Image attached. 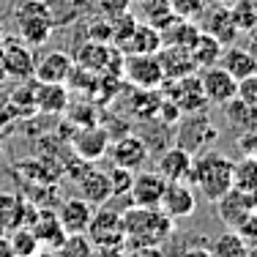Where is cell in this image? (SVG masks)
I'll use <instances>...</instances> for the list:
<instances>
[{
    "label": "cell",
    "mask_w": 257,
    "mask_h": 257,
    "mask_svg": "<svg viewBox=\"0 0 257 257\" xmlns=\"http://www.w3.org/2000/svg\"><path fill=\"white\" fill-rule=\"evenodd\" d=\"M120 219H123V246H162V241L175 230V222L159 205H128Z\"/></svg>",
    "instance_id": "obj_1"
},
{
    "label": "cell",
    "mask_w": 257,
    "mask_h": 257,
    "mask_svg": "<svg viewBox=\"0 0 257 257\" xmlns=\"http://www.w3.org/2000/svg\"><path fill=\"white\" fill-rule=\"evenodd\" d=\"M232 159H227L219 151H208V154L197 156L192 164V175H189V183L203 192L205 200L216 203L224 192L232 189Z\"/></svg>",
    "instance_id": "obj_2"
},
{
    "label": "cell",
    "mask_w": 257,
    "mask_h": 257,
    "mask_svg": "<svg viewBox=\"0 0 257 257\" xmlns=\"http://www.w3.org/2000/svg\"><path fill=\"white\" fill-rule=\"evenodd\" d=\"M14 22H17L20 39L28 47H44L55 33V25L50 20V11H47L44 0H25L22 6H17Z\"/></svg>",
    "instance_id": "obj_3"
},
{
    "label": "cell",
    "mask_w": 257,
    "mask_h": 257,
    "mask_svg": "<svg viewBox=\"0 0 257 257\" xmlns=\"http://www.w3.org/2000/svg\"><path fill=\"white\" fill-rule=\"evenodd\" d=\"M85 235L93 241L96 249L123 246V219H120V211L99 205V211H93V216H90Z\"/></svg>",
    "instance_id": "obj_4"
},
{
    "label": "cell",
    "mask_w": 257,
    "mask_h": 257,
    "mask_svg": "<svg viewBox=\"0 0 257 257\" xmlns=\"http://www.w3.org/2000/svg\"><path fill=\"white\" fill-rule=\"evenodd\" d=\"M120 71H123L128 82L140 90H156L164 85V71H162V66H159L156 55L128 52L126 60L120 63Z\"/></svg>",
    "instance_id": "obj_5"
},
{
    "label": "cell",
    "mask_w": 257,
    "mask_h": 257,
    "mask_svg": "<svg viewBox=\"0 0 257 257\" xmlns=\"http://www.w3.org/2000/svg\"><path fill=\"white\" fill-rule=\"evenodd\" d=\"M219 137V132L213 128L211 118H205L203 112H186V118L181 120V128H178V143L183 151H189V154H200V151L205 148L208 143H213V140Z\"/></svg>",
    "instance_id": "obj_6"
},
{
    "label": "cell",
    "mask_w": 257,
    "mask_h": 257,
    "mask_svg": "<svg viewBox=\"0 0 257 257\" xmlns=\"http://www.w3.org/2000/svg\"><path fill=\"white\" fill-rule=\"evenodd\" d=\"M3 52V66H6V77L17 79V82H28L33 79V69H36V55L33 47H28L22 39H6L0 44Z\"/></svg>",
    "instance_id": "obj_7"
},
{
    "label": "cell",
    "mask_w": 257,
    "mask_h": 257,
    "mask_svg": "<svg viewBox=\"0 0 257 257\" xmlns=\"http://www.w3.org/2000/svg\"><path fill=\"white\" fill-rule=\"evenodd\" d=\"M159 208H162L173 222L192 216V213L197 211V194H194L192 183L189 181H167L164 194H162V200H159Z\"/></svg>",
    "instance_id": "obj_8"
},
{
    "label": "cell",
    "mask_w": 257,
    "mask_h": 257,
    "mask_svg": "<svg viewBox=\"0 0 257 257\" xmlns=\"http://www.w3.org/2000/svg\"><path fill=\"white\" fill-rule=\"evenodd\" d=\"M107 154L112 156V164L137 173L148 162V143L143 137H137V134H123V137L112 140L107 145Z\"/></svg>",
    "instance_id": "obj_9"
},
{
    "label": "cell",
    "mask_w": 257,
    "mask_h": 257,
    "mask_svg": "<svg viewBox=\"0 0 257 257\" xmlns=\"http://www.w3.org/2000/svg\"><path fill=\"white\" fill-rule=\"evenodd\" d=\"M200 85H203L205 101H211V104H224V101L235 99V90H238V79L230 77L219 63L205 66L203 74H200Z\"/></svg>",
    "instance_id": "obj_10"
},
{
    "label": "cell",
    "mask_w": 257,
    "mask_h": 257,
    "mask_svg": "<svg viewBox=\"0 0 257 257\" xmlns=\"http://www.w3.org/2000/svg\"><path fill=\"white\" fill-rule=\"evenodd\" d=\"M164 186H167V181H164L156 170H140V173H134L132 186H128L132 205L156 208L159 200H162V194H164Z\"/></svg>",
    "instance_id": "obj_11"
},
{
    "label": "cell",
    "mask_w": 257,
    "mask_h": 257,
    "mask_svg": "<svg viewBox=\"0 0 257 257\" xmlns=\"http://www.w3.org/2000/svg\"><path fill=\"white\" fill-rule=\"evenodd\" d=\"M252 211H254L252 208V194L241 192V189H235V186L216 200V216L222 219V224L227 230H235L238 222H241L243 216H249Z\"/></svg>",
    "instance_id": "obj_12"
},
{
    "label": "cell",
    "mask_w": 257,
    "mask_h": 257,
    "mask_svg": "<svg viewBox=\"0 0 257 257\" xmlns=\"http://www.w3.org/2000/svg\"><path fill=\"white\" fill-rule=\"evenodd\" d=\"M71 69H74V60L66 52L55 50L47 52L41 58H36V69H33V79L36 82H69Z\"/></svg>",
    "instance_id": "obj_13"
},
{
    "label": "cell",
    "mask_w": 257,
    "mask_h": 257,
    "mask_svg": "<svg viewBox=\"0 0 257 257\" xmlns=\"http://www.w3.org/2000/svg\"><path fill=\"white\" fill-rule=\"evenodd\" d=\"M39 208H30L20 194L0 192V232H9L20 224H30Z\"/></svg>",
    "instance_id": "obj_14"
},
{
    "label": "cell",
    "mask_w": 257,
    "mask_h": 257,
    "mask_svg": "<svg viewBox=\"0 0 257 257\" xmlns=\"http://www.w3.org/2000/svg\"><path fill=\"white\" fill-rule=\"evenodd\" d=\"M77 189H79V197H82L85 203H90L93 208L107 205V200L112 197V186H109L107 173H101V170H96V167H88L79 175Z\"/></svg>",
    "instance_id": "obj_15"
},
{
    "label": "cell",
    "mask_w": 257,
    "mask_h": 257,
    "mask_svg": "<svg viewBox=\"0 0 257 257\" xmlns=\"http://www.w3.org/2000/svg\"><path fill=\"white\" fill-rule=\"evenodd\" d=\"M156 58H159V66H162V71H164V79H170V82L197 71L192 55H189V50H183V47L162 44V50L156 52Z\"/></svg>",
    "instance_id": "obj_16"
},
{
    "label": "cell",
    "mask_w": 257,
    "mask_h": 257,
    "mask_svg": "<svg viewBox=\"0 0 257 257\" xmlns=\"http://www.w3.org/2000/svg\"><path fill=\"white\" fill-rule=\"evenodd\" d=\"M107 145H109L107 128L93 126V123H88L82 132H77V137H74V151H77V156L85 159V162H90V164L99 162V159L107 154Z\"/></svg>",
    "instance_id": "obj_17"
},
{
    "label": "cell",
    "mask_w": 257,
    "mask_h": 257,
    "mask_svg": "<svg viewBox=\"0 0 257 257\" xmlns=\"http://www.w3.org/2000/svg\"><path fill=\"white\" fill-rule=\"evenodd\" d=\"M55 216H58L60 227H63L66 232H85L88 230L90 216H93V205L85 203L82 197H69V200L60 203Z\"/></svg>",
    "instance_id": "obj_18"
},
{
    "label": "cell",
    "mask_w": 257,
    "mask_h": 257,
    "mask_svg": "<svg viewBox=\"0 0 257 257\" xmlns=\"http://www.w3.org/2000/svg\"><path fill=\"white\" fill-rule=\"evenodd\" d=\"M33 96H36V109L47 115H58L69 107V90L63 82H36L33 79Z\"/></svg>",
    "instance_id": "obj_19"
},
{
    "label": "cell",
    "mask_w": 257,
    "mask_h": 257,
    "mask_svg": "<svg viewBox=\"0 0 257 257\" xmlns=\"http://www.w3.org/2000/svg\"><path fill=\"white\" fill-rule=\"evenodd\" d=\"M192 164H194V156L189 154V151H183L181 145H175V148H170L162 154L156 173L162 175L164 181H189Z\"/></svg>",
    "instance_id": "obj_20"
},
{
    "label": "cell",
    "mask_w": 257,
    "mask_h": 257,
    "mask_svg": "<svg viewBox=\"0 0 257 257\" xmlns=\"http://www.w3.org/2000/svg\"><path fill=\"white\" fill-rule=\"evenodd\" d=\"M30 230H33V235L39 238L41 249H58V243L66 238V230L60 227L58 216H55V211H36V216L30 219L28 224Z\"/></svg>",
    "instance_id": "obj_21"
},
{
    "label": "cell",
    "mask_w": 257,
    "mask_h": 257,
    "mask_svg": "<svg viewBox=\"0 0 257 257\" xmlns=\"http://www.w3.org/2000/svg\"><path fill=\"white\" fill-rule=\"evenodd\" d=\"M47 11H50V20L55 28H63L77 22L82 14H88L96 6V0H44Z\"/></svg>",
    "instance_id": "obj_22"
},
{
    "label": "cell",
    "mask_w": 257,
    "mask_h": 257,
    "mask_svg": "<svg viewBox=\"0 0 257 257\" xmlns=\"http://www.w3.org/2000/svg\"><path fill=\"white\" fill-rule=\"evenodd\" d=\"M222 107H224V118H227L230 128H235L238 134L257 132V104H249L235 96V99L224 101Z\"/></svg>",
    "instance_id": "obj_23"
},
{
    "label": "cell",
    "mask_w": 257,
    "mask_h": 257,
    "mask_svg": "<svg viewBox=\"0 0 257 257\" xmlns=\"http://www.w3.org/2000/svg\"><path fill=\"white\" fill-rule=\"evenodd\" d=\"M175 88H173V101L178 104L183 112H197L203 109L205 104V96H203V85H200V77L189 74V77H181V79H173Z\"/></svg>",
    "instance_id": "obj_24"
},
{
    "label": "cell",
    "mask_w": 257,
    "mask_h": 257,
    "mask_svg": "<svg viewBox=\"0 0 257 257\" xmlns=\"http://www.w3.org/2000/svg\"><path fill=\"white\" fill-rule=\"evenodd\" d=\"M162 33H159V28L154 25H134L132 36L123 41V47H120V52H140V55H156L162 50Z\"/></svg>",
    "instance_id": "obj_25"
},
{
    "label": "cell",
    "mask_w": 257,
    "mask_h": 257,
    "mask_svg": "<svg viewBox=\"0 0 257 257\" xmlns=\"http://www.w3.org/2000/svg\"><path fill=\"white\" fill-rule=\"evenodd\" d=\"M219 66L230 77L243 79V77L257 71V58H254V52L243 50V47H227V50H222V55H219Z\"/></svg>",
    "instance_id": "obj_26"
},
{
    "label": "cell",
    "mask_w": 257,
    "mask_h": 257,
    "mask_svg": "<svg viewBox=\"0 0 257 257\" xmlns=\"http://www.w3.org/2000/svg\"><path fill=\"white\" fill-rule=\"evenodd\" d=\"M112 50L101 41H88L82 50L77 52V66L90 74H101V71H109V63H112Z\"/></svg>",
    "instance_id": "obj_27"
},
{
    "label": "cell",
    "mask_w": 257,
    "mask_h": 257,
    "mask_svg": "<svg viewBox=\"0 0 257 257\" xmlns=\"http://www.w3.org/2000/svg\"><path fill=\"white\" fill-rule=\"evenodd\" d=\"M222 50H224L222 41H219L213 33H197L194 44L189 47V55H192V60H194L197 69H205V66H216L219 63Z\"/></svg>",
    "instance_id": "obj_28"
},
{
    "label": "cell",
    "mask_w": 257,
    "mask_h": 257,
    "mask_svg": "<svg viewBox=\"0 0 257 257\" xmlns=\"http://www.w3.org/2000/svg\"><path fill=\"white\" fill-rule=\"evenodd\" d=\"M6 238H9V243H11L14 257H36L41 252L39 238L33 235V230H30L28 224H20V227L9 230V232H6Z\"/></svg>",
    "instance_id": "obj_29"
},
{
    "label": "cell",
    "mask_w": 257,
    "mask_h": 257,
    "mask_svg": "<svg viewBox=\"0 0 257 257\" xmlns=\"http://www.w3.org/2000/svg\"><path fill=\"white\" fill-rule=\"evenodd\" d=\"M55 257H96V246L85 232H66L55 249Z\"/></svg>",
    "instance_id": "obj_30"
},
{
    "label": "cell",
    "mask_w": 257,
    "mask_h": 257,
    "mask_svg": "<svg viewBox=\"0 0 257 257\" xmlns=\"http://www.w3.org/2000/svg\"><path fill=\"white\" fill-rule=\"evenodd\" d=\"M246 252H249V243L243 241L235 230L222 232V235L213 241V246H211L213 257H246Z\"/></svg>",
    "instance_id": "obj_31"
},
{
    "label": "cell",
    "mask_w": 257,
    "mask_h": 257,
    "mask_svg": "<svg viewBox=\"0 0 257 257\" xmlns=\"http://www.w3.org/2000/svg\"><path fill=\"white\" fill-rule=\"evenodd\" d=\"M232 186L241 192H257V156H243L232 164Z\"/></svg>",
    "instance_id": "obj_32"
},
{
    "label": "cell",
    "mask_w": 257,
    "mask_h": 257,
    "mask_svg": "<svg viewBox=\"0 0 257 257\" xmlns=\"http://www.w3.org/2000/svg\"><path fill=\"white\" fill-rule=\"evenodd\" d=\"M109 178V186H112V194H128V186H132V178L134 173L126 167H118V164H112V170L107 173Z\"/></svg>",
    "instance_id": "obj_33"
},
{
    "label": "cell",
    "mask_w": 257,
    "mask_h": 257,
    "mask_svg": "<svg viewBox=\"0 0 257 257\" xmlns=\"http://www.w3.org/2000/svg\"><path fill=\"white\" fill-rule=\"evenodd\" d=\"M88 41H101V44H109L112 41V22L107 20V17H96L93 22H90V30H88Z\"/></svg>",
    "instance_id": "obj_34"
},
{
    "label": "cell",
    "mask_w": 257,
    "mask_h": 257,
    "mask_svg": "<svg viewBox=\"0 0 257 257\" xmlns=\"http://www.w3.org/2000/svg\"><path fill=\"white\" fill-rule=\"evenodd\" d=\"M132 3H134V0H96V9H99L101 17L112 20V17L126 14V11L132 9Z\"/></svg>",
    "instance_id": "obj_35"
},
{
    "label": "cell",
    "mask_w": 257,
    "mask_h": 257,
    "mask_svg": "<svg viewBox=\"0 0 257 257\" xmlns=\"http://www.w3.org/2000/svg\"><path fill=\"white\" fill-rule=\"evenodd\" d=\"M235 232L249 243V246H254V243H257V211H252L249 216H243L241 222H238Z\"/></svg>",
    "instance_id": "obj_36"
},
{
    "label": "cell",
    "mask_w": 257,
    "mask_h": 257,
    "mask_svg": "<svg viewBox=\"0 0 257 257\" xmlns=\"http://www.w3.org/2000/svg\"><path fill=\"white\" fill-rule=\"evenodd\" d=\"M238 99L249 101V104H257V71L243 79H238V90H235Z\"/></svg>",
    "instance_id": "obj_37"
},
{
    "label": "cell",
    "mask_w": 257,
    "mask_h": 257,
    "mask_svg": "<svg viewBox=\"0 0 257 257\" xmlns=\"http://www.w3.org/2000/svg\"><path fill=\"white\" fill-rule=\"evenodd\" d=\"M200 0H173V9H175V14L181 17V20H189V17H194L200 11Z\"/></svg>",
    "instance_id": "obj_38"
},
{
    "label": "cell",
    "mask_w": 257,
    "mask_h": 257,
    "mask_svg": "<svg viewBox=\"0 0 257 257\" xmlns=\"http://www.w3.org/2000/svg\"><path fill=\"white\" fill-rule=\"evenodd\" d=\"M123 257H164L162 246H123Z\"/></svg>",
    "instance_id": "obj_39"
},
{
    "label": "cell",
    "mask_w": 257,
    "mask_h": 257,
    "mask_svg": "<svg viewBox=\"0 0 257 257\" xmlns=\"http://www.w3.org/2000/svg\"><path fill=\"white\" fill-rule=\"evenodd\" d=\"M238 145L246 156H257V132H249V134H238Z\"/></svg>",
    "instance_id": "obj_40"
},
{
    "label": "cell",
    "mask_w": 257,
    "mask_h": 257,
    "mask_svg": "<svg viewBox=\"0 0 257 257\" xmlns=\"http://www.w3.org/2000/svg\"><path fill=\"white\" fill-rule=\"evenodd\" d=\"M181 257H213V254H211V249H205V246H194V249H186Z\"/></svg>",
    "instance_id": "obj_41"
},
{
    "label": "cell",
    "mask_w": 257,
    "mask_h": 257,
    "mask_svg": "<svg viewBox=\"0 0 257 257\" xmlns=\"http://www.w3.org/2000/svg\"><path fill=\"white\" fill-rule=\"evenodd\" d=\"M96 257H123V246H112V249H96Z\"/></svg>",
    "instance_id": "obj_42"
},
{
    "label": "cell",
    "mask_w": 257,
    "mask_h": 257,
    "mask_svg": "<svg viewBox=\"0 0 257 257\" xmlns=\"http://www.w3.org/2000/svg\"><path fill=\"white\" fill-rule=\"evenodd\" d=\"M0 257H14V252H11V243L6 235H0Z\"/></svg>",
    "instance_id": "obj_43"
},
{
    "label": "cell",
    "mask_w": 257,
    "mask_h": 257,
    "mask_svg": "<svg viewBox=\"0 0 257 257\" xmlns=\"http://www.w3.org/2000/svg\"><path fill=\"white\" fill-rule=\"evenodd\" d=\"M3 79H9V77H6V66H3V52H0V82Z\"/></svg>",
    "instance_id": "obj_44"
},
{
    "label": "cell",
    "mask_w": 257,
    "mask_h": 257,
    "mask_svg": "<svg viewBox=\"0 0 257 257\" xmlns=\"http://www.w3.org/2000/svg\"><path fill=\"white\" fill-rule=\"evenodd\" d=\"M3 41H6V25L0 22V44H3Z\"/></svg>",
    "instance_id": "obj_45"
},
{
    "label": "cell",
    "mask_w": 257,
    "mask_h": 257,
    "mask_svg": "<svg viewBox=\"0 0 257 257\" xmlns=\"http://www.w3.org/2000/svg\"><path fill=\"white\" fill-rule=\"evenodd\" d=\"M246 257H257V243H254V246H249V252H246Z\"/></svg>",
    "instance_id": "obj_46"
},
{
    "label": "cell",
    "mask_w": 257,
    "mask_h": 257,
    "mask_svg": "<svg viewBox=\"0 0 257 257\" xmlns=\"http://www.w3.org/2000/svg\"><path fill=\"white\" fill-rule=\"evenodd\" d=\"M0 159H3V151H0Z\"/></svg>",
    "instance_id": "obj_47"
}]
</instances>
